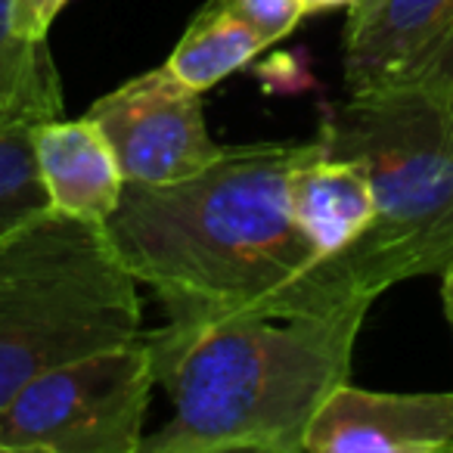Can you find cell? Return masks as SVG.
<instances>
[{
  "mask_svg": "<svg viewBox=\"0 0 453 453\" xmlns=\"http://www.w3.org/2000/svg\"><path fill=\"white\" fill-rule=\"evenodd\" d=\"M65 0H16V22L28 38L44 41Z\"/></svg>",
  "mask_w": 453,
  "mask_h": 453,
  "instance_id": "9a60e30c",
  "label": "cell"
},
{
  "mask_svg": "<svg viewBox=\"0 0 453 453\" xmlns=\"http://www.w3.org/2000/svg\"><path fill=\"white\" fill-rule=\"evenodd\" d=\"M289 214L320 261L348 252L376 218V189L366 168L333 152L320 137L298 146L286 174Z\"/></svg>",
  "mask_w": 453,
  "mask_h": 453,
  "instance_id": "ba28073f",
  "label": "cell"
},
{
  "mask_svg": "<svg viewBox=\"0 0 453 453\" xmlns=\"http://www.w3.org/2000/svg\"><path fill=\"white\" fill-rule=\"evenodd\" d=\"M298 146H236L183 180L125 183L103 226L168 323L265 304L354 302L323 280L320 258L289 214L286 174Z\"/></svg>",
  "mask_w": 453,
  "mask_h": 453,
  "instance_id": "6da1fadb",
  "label": "cell"
},
{
  "mask_svg": "<svg viewBox=\"0 0 453 453\" xmlns=\"http://www.w3.org/2000/svg\"><path fill=\"white\" fill-rule=\"evenodd\" d=\"M35 156L53 211L106 224L119 208L125 174L94 119H47L35 127Z\"/></svg>",
  "mask_w": 453,
  "mask_h": 453,
  "instance_id": "30bf717a",
  "label": "cell"
},
{
  "mask_svg": "<svg viewBox=\"0 0 453 453\" xmlns=\"http://www.w3.org/2000/svg\"><path fill=\"white\" fill-rule=\"evenodd\" d=\"M372 302L265 304L146 335L174 416L140 453H298L311 419L351 379Z\"/></svg>",
  "mask_w": 453,
  "mask_h": 453,
  "instance_id": "7a4b0ae2",
  "label": "cell"
},
{
  "mask_svg": "<svg viewBox=\"0 0 453 453\" xmlns=\"http://www.w3.org/2000/svg\"><path fill=\"white\" fill-rule=\"evenodd\" d=\"M453 26V0H372L345 26L348 94L401 81Z\"/></svg>",
  "mask_w": 453,
  "mask_h": 453,
  "instance_id": "9c48e42d",
  "label": "cell"
},
{
  "mask_svg": "<svg viewBox=\"0 0 453 453\" xmlns=\"http://www.w3.org/2000/svg\"><path fill=\"white\" fill-rule=\"evenodd\" d=\"M317 137L357 158L376 189L370 230L317 265L339 296L376 302L453 265V26L401 81L329 106Z\"/></svg>",
  "mask_w": 453,
  "mask_h": 453,
  "instance_id": "3957f363",
  "label": "cell"
},
{
  "mask_svg": "<svg viewBox=\"0 0 453 453\" xmlns=\"http://www.w3.org/2000/svg\"><path fill=\"white\" fill-rule=\"evenodd\" d=\"M366 4H372V0H360V4H357V7H354V10H360V7H366ZM348 13H351V10H348Z\"/></svg>",
  "mask_w": 453,
  "mask_h": 453,
  "instance_id": "ac0fdd59",
  "label": "cell"
},
{
  "mask_svg": "<svg viewBox=\"0 0 453 453\" xmlns=\"http://www.w3.org/2000/svg\"><path fill=\"white\" fill-rule=\"evenodd\" d=\"M16 106L59 115L63 94L47 38H28L16 22V0H0V112Z\"/></svg>",
  "mask_w": 453,
  "mask_h": 453,
  "instance_id": "4fadbf2b",
  "label": "cell"
},
{
  "mask_svg": "<svg viewBox=\"0 0 453 453\" xmlns=\"http://www.w3.org/2000/svg\"><path fill=\"white\" fill-rule=\"evenodd\" d=\"M360 0H302L304 16H317V13H335V10H354Z\"/></svg>",
  "mask_w": 453,
  "mask_h": 453,
  "instance_id": "2e32d148",
  "label": "cell"
},
{
  "mask_svg": "<svg viewBox=\"0 0 453 453\" xmlns=\"http://www.w3.org/2000/svg\"><path fill=\"white\" fill-rule=\"evenodd\" d=\"M112 146L125 183H174L224 156L208 134L199 94L168 69H152L88 109Z\"/></svg>",
  "mask_w": 453,
  "mask_h": 453,
  "instance_id": "8992f818",
  "label": "cell"
},
{
  "mask_svg": "<svg viewBox=\"0 0 453 453\" xmlns=\"http://www.w3.org/2000/svg\"><path fill=\"white\" fill-rule=\"evenodd\" d=\"M214 4L240 16L246 26H252L267 47L286 38L304 19L302 0H214Z\"/></svg>",
  "mask_w": 453,
  "mask_h": 453,
  "instance_id": "5bb4252c",
  "label": "cell"
},
{
  "mask_svg": "<svg viewBox=\"0 0 453 453\" xmlns=\"http://www.w3.org/2000/svg\"><path fill=\"white\" fill-rule=\"evenodd\" d=\"M308 453H453V391L339 385L304 434Z\"/></svg>",
  "mask_w": 453,
  "mask_h": 453,
  "instance_id": "52a82bcc",
  "label": "cell"
},
{
  "mask_svg": "<svg viewBox=\"0 0 453 453\" xmlns=\"http://www.w3.org/2000/svg\"><path fill=\"white\" fill-rule=\"evenodd\" d=\"M441 302H444V317L453 333V265H447L444 271H441Z\"/></svg>",
  "mask_w": 453,
  "mask_h": 453,
  "instance_id": "e0dca14e",
  "label": "cell"
},
{
  "mask_svg": "<svg viewBox=\"0 0 453 453\" xmlns=\"http://www.w3.org/2000/svg\"><path fill=\"white\" fill-rule=\"evenodd\" d=\"M265 47V38L252 26H246L240 16H234L211 0L189 22L180 44L171 50L165 69L189 90L202 94V90L230 78L234 72L246 69Z\"/></svg>",
  "mask_w": 453,
  "mask_h": 453,
  "instance_id": "8fae6325",
  "label": "cell"
},
{
  "mask_svg": "<svg viewBox=\"0 0 453 453\" xmlns=\"http://www.w3.org/2000/svg\"><path fill=\"white\" fill-rule=\"evenodd\" d=\"M47 119L59 115L26 106L0 112V240L50 208L35 156V127Z\"/></svg>",
  "mask_w": 453,
  "mask_h": 453,
  "instance_id": "7c38bea8",
  "label": "cell"
},
{
  "mask_svg": "<svg viewBox=\"0 0 453 453\" xmlns=\"http://www.w3.org/2000/svg\"><path fill=\"white\" fill-rule=\"evenodd\" d=\"M140 335L137 277L103 224L47 208L0 240V410L41 372Z\"/></svg>",
  "mask_w": 453,
  "mask_h": 453,
  "instance_id": "277c9868",
  "label": "cell"
},
{
  "mask_svg": "<svg viewBox=\"0 0 453 453\" xmlns=\"http://www.w3.org/2000/svg\"><path fill=\"white\" fill-rule=\"evenodd\" d=\"M152 385L146 335L41 372L0 410V453H140Z\"/></svg>",
  "mask_w": 453,
  "mask_h": 453,
  "instance_id": "5b68a950",
  "label": "cell"
}]
</instances>
